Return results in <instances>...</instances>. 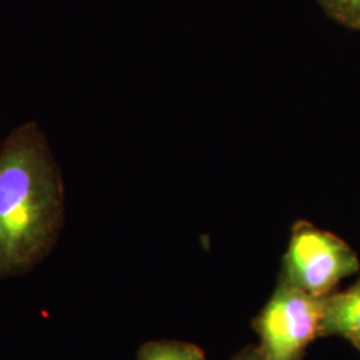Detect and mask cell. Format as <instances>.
Masks as SVG:
<instances>
[{
	"instance_id": "cell-6",
	"label": "cell",
	"mask_w": 360,
	"mask_h": 360,
	"mask_svg": "<svg viewBox=\"0 0 360 360\" xmlns=\"http://www.w3.org/2000/svg\"><path fill=\"white\" fill-rule=\"evenodd\" d=\"M323 11L340 26L360 31V0H318Z\"/></svg>"
},
{
	"instance_id": "cell-3",
	"label": "cell",
	"mask_w": 360,
	"mask_h": 360,
	"mask_svg": "<svg viewBox=\"0 0 360 360\" xmlns=\"http://www.w3.org/2000/svg\"><path fill=\"white\" fill-rule=\"evenodd\" d=\"M323 299L278 281L269 303L254 319L260 348L271 360H303L319 338Z\"/></svg>"
},
{
	"instance_id": "cell-1",
	"label": "cell",
	"mask_w": 360,
	"mask_h": 360,
	"mask_svg": "<svg viewBox=\"0 0 360 360\" xmlns=\"http://www.w3.org/2000/svg\"><path fill=\"white\" fill-rule=\"evenodd\" d=\"M65 224L63 171L46 132L28 120L0 142V281L35 270Z\"/></svg>"
},
{
	"instance_id": "cell-5",
	"label": "cell",
	"mask_w": 360,
	"mask_h": 360,
	"mask_svg": "<svg viewBox=\"0 0 360 360\" xmlns=\"http://www.w3.org/2000/svg\"><path fill=\"white\" fill-rule=\"evenodd\" d=\"M138 360H206L198 346L179 340H153L138 351Z\"/></svg>"
},
{
	"instance_id": "cell-4",
	"label": "cell",
	"mask_w": 360,
	"mask_h": 360,
	"mask_svg": "<svg viewBox=\"0 0 360 360\" xmlns=\"http://www.w3.org/2000/svg\"><path fill=\"white\" fill-rule=\"evenodd\" d=\"M340 336L352 340L360 336V279L345 291L323 299L319 338Z\"/></svg>"
},
{
	"instance_id": "cell-9",
	"label": "cell",
	"mask_w": 360,
	"mask_h": 360,
	"mask_svg": "<svg viewBox=\"0 0 360 360\" xmlns=\"http://www.w3.org/2000/svg\"><path fill=\"white\" fill-rule=\"evenodd\" d=\"M0 142H1V141H0Z\"/></svg>"
},
{
	"instance_id": "cell-2",
	"label": "cell",
	"mask_w": 360,
	"mask_h": 360,
	"mask_svg": "<svg viewBox=\"0 0 360 360\" xmlns=\"http://www.w3.org/2000/svg\"><path fill=\"white\" fill-rule=\"evenodd\" d=\"M359 270L356 252L343 239L299 220L292 226L279 281L309 295L326 297L342 279Z\"/></svg>"
},
{
	"instance_id": "cell-7",
	"label": "cell",
	"mask_w": 360,
	"mask_h": 360,
	"mask_svg": "<svg viewBox=\"0 0 360 360\" xmlns=\"http://www.w3.org/2000/svg\"><path fill=\"white\" fill-rule=\"evenodd\" d=\"M231 360H271L260 348V346H247L239 351Z\"/></svg>"
},
{
	"instance_id": "cell-8",
	"label": "cell",
	"mask_w": 360,
	"mask_h": 360,
	"mask_svg": "<svg viewBox=\"0 0 360 360\" xmlns=\"http://www.w3.org/2000/svg\"><path fill=\"white\" fill-rule=\"evenodd\" d=\"M351 343H352V345H354V346L356 347V349L360 352V336L355 338V339H352V340H351Z\"/></svg>"
}]
</instances>
